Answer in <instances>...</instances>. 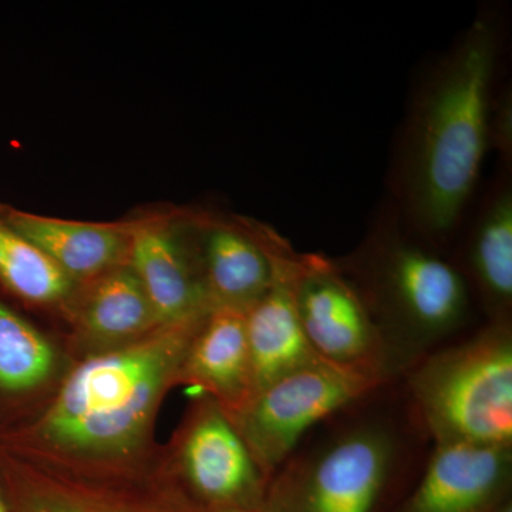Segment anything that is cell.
I'll use <instances>...</instances> for the list:
<instances>
[{"instance_id":"obj_2","label":"cell","mask_w":512,"mask_h":512,"mask_svg":"<svg viewBox=\"0 0 512 512\" xmlns=\"http://www.w3.org/2000/svg\"><path fill=\"white\" fill-rule=\"evenodd\" d=\"M495 20L478 18L421 84L394 165V207L410 231L441 249L476 188L488 147Z\"/></svg>"},{"instance_id":"obj_8","label":"cell","mask_w":512,"mask_h":512,"mask_svg":"<svg viewBox=\"0 0 512 512\" xmlns=\"http://www.w3.org/2000/svg\"><path fill=\"white\" fill-rule=\"evenodd\" d=\"M386 382L319 362L259 390L228 417L269 483L306 434Z\"/></svg>"},{"instance_id":"obj_17","label":"cell","mask_w":512,"mask_h":512,"mask_svg":"<svg viewBox=\"0 0 512 512\" xmlns=\"http://www.w3.org/2000/svg\"><path fill=\"white\" fill-rule=\"evenodd\" d=\"M484 323L512 325V190L504 180L485 202L463 251L451 256Z\"/></svg>"},{"instance_id":"obj_22","label":"cell","mask_w":512,"mask_h":512,"mask_svg":"<svg viewBox=\"0 0 512 512\" xmlns=\"http://www.w3.org/2000/svg\"><path fill=\"white\" fill-rule=\"evenodd\" d=\"M497 512H512V501L510 503L505 504L503 508H501L500 511Z\"/></svg>"},{"instance_id":"obj_19","label":"cell","mask_w":512,"mask_h":512,"mask_svg":"<svg viewBox=\"0 0 512 512\" xmlns=\"http://www.w3.org/2000/svg\"><path fill=\"white\" fill-rule=\"evenodd\" d=\"M80 284L0 215V289L29 311L63 320Z\"/></svg>"},{"instance_id":"obj_6","label":"cell","mask_w":512,"mask_h":512,"mask_svg":"<svg viewBox=\"0 0 512 512\" xmlns=\"http://www.w3.org/2000/svg\"><path fill=\"white\" fill-rule=\"evenodd\" d=\"M0 487L9 512H205L171 477L164 446L143 466L113 471L50 466L0 447Z\"/></svg>"},{"instance_id":"obj_10","label":"cell","mask_w":512,"mask_h":512,"mask_svg":"<svg viewBox=\"0 0 512 512\" xmlns=\"http://www.w3.org/2000/svg\"><path fill=\"white\" fill-rule=\"evenodd\" d=\"M128 265L161 325L202 318L211 311L195 251L191 208L138 212Z\"/></svg>"},{"instance_id":"obj_23","label":"cell","mask_w":512,"mask_h":512,"mask_svg":"<svg viewBox=\"0 0 512 512\" xmlns=\"http://www.w3.org/2000/svg\"><path fill=\"white\" fill-rule=\"evenodd\" d=\"M259 512H264V510H262V511H259Z\"/></svg>"},{"instance_id":"obj_20","label":"cell","mask_w":512,"mask_h":512,"mask_svg":"<svg viewBox=\"0 0 512 512\" xmlns=\"http://www.w3.org/2000/svg\"><path fill=\"white\" fill-rule=\"evenodd\" d=\"M497 148L508 167L512 157V99L510 90H503L490 110L488 146Z\"/></svg>"},{"instance_id":"obj_1","label":"cell","mask_w":512,"mask_h":512,"mask_svg":"<svg viewBox=\"0 0 512 512\" xmlns=\"http://www.w3.org/2000/svg\"><path fill=\"white\" fill-rule=\"evenodd\" d=\"M207 315L77 360L36 413L0 431V447L69 470L148 463L161 446L154 440L161 404L180 386L185 356Z\"/></svg>"},{"instance_id":"obj_3","label":"cell","mask_w":512,"mask_h":512,"mask_svg":"<svg viewBox=\"0 0 512 512\" xmlns=\"http://www.w3.org/2000/svg\"><path fill=\"white\" fill-rule=\"evenodd\" d=\"M431 446L396 377L306 434L269 480L264 512H396Z\"/></svg>"},{"instance_id":"obj_4","label":"cell","mask_w":512,"mask_h":512,"mask_svg":"<svg viewBox=\"0 0 512 512\" xmlns=\"http://www.w3.org/2000/svg\"><path fill=\"white\" fill-rule=\"evenodd\" d=\"M333 261L369 309L397 376L484 323L453 258L410 231L394 205Z\"/></svg>"},{"instance_id":"obj_9","label":"cell","mask_w":512,"mask_h":512,"mask_svg":"<svg viewBox=\"0 0 512 512\" xmlns=\"http://www.w3.org/2000/svg\"><path fill=\"white\" fill-rule=\"evenodd\" d=\"M295 301L303 333L322 362L380 382L400 377L369 309L333 258L299 255Z\"/></svg>"},{"instance_id":"obj_7","label":"cell","mask_w":512,"mask_h":512,"mask_svg":"<svg viewBox=\"0 0 512 512\" xmlns=\"http://www.w3.org/2000/svg\"><path fill=\"white\" fill-rule=\"evenodd\" d=\"M164 458L175 483L200 510H264L268 480L228 414L207 394L190 404L164 446Z\"/></svg>"},{"instance_id":"obj_11","label":"cell","mask_w":512,"mask_h":512,"mask_svg":"<svg viewBox=\"0 0 512 512\" xmlns=\"http://www.w3.org/2000/svg\"><path fill=\"white\" fill-rule=\"evenodd\" d=\"M192 234L211 308L247 313L272 284L282 235L252 218L205 210H192Z\"/></svg>"},{"instance_id":"obj_14","label":"cell","mask_w":512,"mask_h":512,"mask_svg":"<svg viewBox=\"0 0 512 512\" xmlns=\"http://www.w3.org/2000/svg\"><path fill=\"white\" fill-rule=\"evenodd\" d=\"M299 255L301 252L285 238L279 241L272 284L245 313L252 396L282 377L322 362L303 333L296 309L295 275Z\"/></svg>"},{"instance_id":"obj_5","label":"cell","mask_w":512,"mask_h":512,"mask_svg":"<svg viewBox=\"0 0 512 512\" xmlns=\"http://www.w3.org/2000/svg\"><path fill=\"white\" fill-rule=\"evenodd\" d=\"M400 380L433 443L512 447V325L483 323Z\"/></svg>"},{"instance_id":"obj_12","label":"cell","mask_w":512,"mask_h":512,"mask_svg":"<svg viewBox=\"0 0 512 512\" xmlns=\"http://www.w3.org/2000/svg\"><path fill=\"white\" fill-rule=\"evenodd\" d=\"M512 501V447L433 443L396 512H497Z\"/></svg>"},{"instance_id":"obj_13","label":"cell","mask_w":512,"mask_h":512,"mask_svg":"<svg viewBox=\"0 0 512 512\" xmlns=\"http://www.w3.org/2000/svg\"><path fill=\"white\" fill-rule=\"evenodd\" d=\"M63 325L60 340L74 363L137 342L161 323L126 264L80 285Z\"/></svg>"},{"instance_id":"obj_15","label":"cell","mask_w":512,"mask_h":512,"mask_svg":"<svg viewBox=\"0 0 512 512\" xmlns=\"http://www.w3.org/2000/svg\"><path fill=\"white\" fill-rule=\"evenodd\" d=\"M72 365L62 340L0 296V431L36 413Z\"/></svg>"},{"instance_id":"obj_21","label":"cell","mask_w":512,"mask_h":512,"mask_svg":"<svg viewBox=\"0 0 512 512\" xmlns=\"http://www.w3.org/2000/svg\"><path fill=\"white\" fill-rule=\"evenodd\" d=\"M0 512H9L8 503H6L5 494H3L2 487H0Z\"/></svg>"},{"instance_id":"obj_16","label":"cell","mask_w":512,"mask_h":512,"mask_svg":"<svg viewBox=\"0 0 512 512\" xmlns=\"http://www.w3.org/2000/svg\"><path fill=\"white\" fill-rule=\"evenodd\" d=\"M0 215L80 285L128 264L137 228V215L113 222L64 220L19 210L3 202Z\"/></svg>"},{"instance_id":"obj_18","label":"cell","mask_w":512,"mask_h":512,"mask_svg":"<svg viewBox=\"0 0 512 512\" xmlns=\"http://www.w3.org/2000/svg\"><path fill=\"white\" fill-rule=\"evenodd\" d=\"M180 384L197 387L220 404L228 416L251 399V360L244 312L211 309L192 339Z\"/></svg>"}]
</instances>
